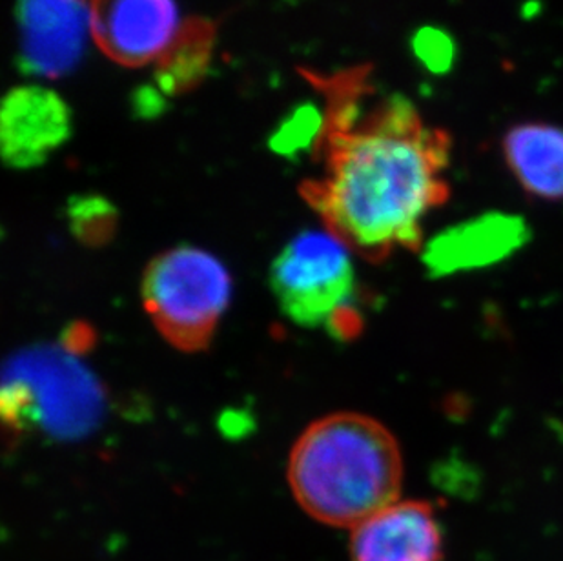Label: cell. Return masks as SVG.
<instances>
[{"label":"cell","mask_w":563,"mask_h":561,"mask_svg":"<svg viewBox=\"0 0 563 561\" xmlns=\"http://www.w3.org/2000/svg\"><path fill=\"white\" fill-rule=\"evenodd\" d=\"M71 133V113L55 91L19 86L4 97L0 110L2 157L13 168L43 165Z\"/></svg>","instance_id":"8"},{"label":"cell","mask_w":563,"mask_h":561,"mask_svg":"<svg viewBox=\"0 0 563 561\" xmlns=\"http://www.w3.org/2000/svg\"><path fill=\"white\" fill-rule=\"evenodd\" d=\"M91 38L130 68L157 63L181 30L174 0H90Z\"/></svg>","instance_id":"7"},{"label":"cell","mask_w":563,"mask_h":561,"mask_svg":"<svg viewBox=\"0 0 563 561\" xmlns=\"http://www.w3.org/2000/svg\"><path fill=\"white\" fill-rule=\"evenodd\" d=\"M104 410L101 385L75 354L27 350L5 365L2 418L13 432L37 430L60 440L88 435Z\"/></svg>","instance_id":"3"},{"label":"cell","mask_w":563,"mask_h":561,"mask_svg":"<svg viewBox=\"0 0 563 561\" xmlns=\"http://www.w3.org/2000/svg\"><path fill=\"white\" fill-rule=\"evenodd\" d=\"M71 213L77 219V228L86 230L90 235L91 232L102 233L104 228L110 227L113 210L108 207L107 201L97 199V197H88V199L75 201Z\"/></svg>","instance_id":"15"},{"label":"cell","mask_w":563,"mask_h":561,"mask_svg":"<svg viewBox=\"0 0 563 561\" xmlns=\"http://www.w3.org/2000/svg\"><path fill=\"white\" fill-rule=\"evenodd\" d=\"M352 561H445L437 508L396 502L352 529Z\"/></svg>","instance_id":"9"},{"label":"cell","mask_w":563,"mask_h":561,"mask_svg":"<svg viewBox=\"0 0 563 561\" xmlns=\"http://www.w3.org/2000/svg\"><path fill=\"white\" fill-rule=\"evenodd\" d=\"M504 155L521 188L531 196L563 199V128L526 122L504 138Z\"/></svg>","instance_id":"11"},{"label":"cell","mask_w":563,"mask_h":561,"mask_svg":"<svg viewBox=\"0 0 563 561\" xmlns=\"http://www.w3.org/2000/svg\"><path fill=\"white\" fill-rule=\"evenodd\" d=\"M294 498L330 527L357 525L399 502L404 458L393 432L363 414H330L307 427L288 460Z\"/></svg>","instance_id":"2"},{"label":"cell","mask_w":563,"mask_h":561,"mask_svg":"<svg viewBox=\"0 0 563 561\" xmlns=\"http://www.w3.org/2000/svg\"><path fill=\"white\" fill-rule=\"evenodd\" d=\"M321 130L323 113H319L313 107L299 108L277 130L272 139V148L279 154H296L307 148L310 143H318Z\"/></svg>","instance_id":"13"},{"label":"cell","mask_w":563,"mask_h":561,"mask_svg":"<svg viewBox=\"0 0 563 561\" xmlns=\"http://www.w3.org/2000/svg\"><path fill=\"white\" fill-rule=\"evenodd\" d=\"M529 239V227L520 216L489 212L446 228L423 249V263L432 276L496 265Z\"/></svg>","instance_id":"10"},{"label":"cell","mask_w":563,"mask_h":561,"mask_svg":"<svg viewBox=\"0 0 563 561\" xmlns=\"http://www.w3.org/2000/svg\"><path fill=\"white\" fill-rule=\"evenodd\" d=\"M415 50L427 68L445 72L452 63V41L438 30H423L415 38Z\"/></svg>","instance_id":"14"},{"label":"cell","mask_w":563,"mask_h":561,"mask_svg":"<svg viewBox=\"0 0 563 561\" xmlns=\"http://www.w3.org/2000/svg\"><path fill=\"white\" fill-rule=\"evenodd\" d=\"M216 26L207 19L183 22L181 30L155 63V85L163 96H183L201 85L212 63Z\"/></svg>","instance_id":"12"},{"label":"cell","mask_w":563,"mask_h":561,"mask_svg":"<svg viewBox=\"0 0 563 561\" xmlns=\"http://www.w3.org/2000/svg\"><path fill=\"white\" fill-rule=\"evenodd\" d=\"M19 66L32 77L59 79L85 55L90 0H19Z\"/></svg>","instance_id":"6"},{"label":"cell","mask_w":563,"mask_h":561,"mask_svg":"<svg viewBox=\"0 0 563 561\" xmlns=\"http://www.w3.org/2000/svg\"><path fill=\"white\" fill-rule=\"evenodd\" d=\"M232 279L223 263L196 246L157 255L143 277V302L155 329L183 352L212 341L229 307Z\"/></svg>","instance_id":"5"},{"label":"cell","mask_w":563,"mask_h":561,"mask_svg":"<svg viewBox=\"0 0 563 561\" xmlns=\"http://www.w3.org/2000/svg\"><path fill=\"white\" fill-rule=\"evenodd\" d=\"M310 80L323 91L327 110L316 143L323 172L305 180V201L365 260L420 250L421 224L449 199V133L429 127L404 96L365 112L373 91L365 66Z\"/></svg>","instance_id":"1"},{"label":"cell","mask_w":563,"mask_h":561,"mask_svg":"<svg viewBox=\"0 0 563 561\" xmlns=\"http://www.w3.org/2000/svg\"><path fill=\"white\" fill-rule=\"evenodd\" d=\"M271 283L283 312L299 327H327L338 338H352L362 327L352 249L327 228L296 235L274 261Z\"/></svg>","instance_id":"4"}]
</instances>
